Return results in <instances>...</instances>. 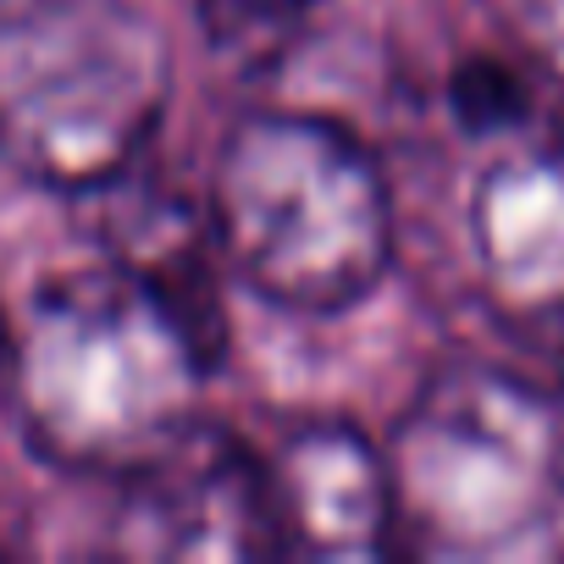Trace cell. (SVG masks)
Wrapping results in <instances>:
<instances>
[{"mask_svg":"<svg viewBox=\"0 0 564 564\" xmlns=\"http://www.w3.org/2000/svg\"><path fill=\"white\" fill-rule=\"evenodd\" d=\"M487 12L531 62L564 78V0H487Z\"/></svg>","mask_w":564,"mask_h":564,"instance_id":"10","label":"cell"},{"mask_svg":"<svg viewBox=\"0 0 564 564\" xmlns=\"http://www.w3.org/2000/svg\"><path fill=\"white\" fill-rule=\"evenodd\" d=\"M558 399H564V344H558Z\"/></svg>","mask_w":564,"mask_h":564,"instance_id":"13","label":"cell"},{"mask_svg":"<svg viewBox=\"0 0 564 564\" xmlns=\"http://www.w3.org/2000/svg\"><path fill=\"white\" fill-rule=\"evenodd\" d=\"M399 536L426 553H498L564 503V399L514 371H437L388 437Z\"/></svg>","mask_w":564,"mask_h":564,"instance_id":"4","label":"cell"},{"mask_svg":"<svg viewBox=\"0 0 564 564\" xmlns=\"http://www.w3.org/2000/svg\"><path fill=\"white\" fill-rule=\"evenodd\" d=\"M221 260L271 305L349 311L393 265V194L371 150L322 117L254 111L216 155Z\"/></svg>","mask_w":564,"mask_h":564,"instance_id":"2","label":"cell"},{"mask_svg":"<svg viewBox=\"0 0 564 564\" xmlns=\"http://www.w3.org/2000/svg\"><path fill=\"white\" fill-rule=\"evenodd\" d=\"M0 377H7V322H0Z\"/></svg>","mask_w":564,"mask_h":564,"instance_id":"12","label":"cell"},{"mask_svg":"<svg viewBox=\"0 0 564 564\" xmlns=\"http://www.w3.org/2000/svg\"><path fill=\"white\" fill-rule=\"evenodd\" d=\"M95 199L106 205L100 216V238H106V260L122 265L144 289L183 322V333L199 344V355L216 366L227 349V316H221V276H216V227L194 216L188 199L139 183L133 166L111 183L95 188Z\"/></svg>","mask_w":564,"mask_h":564,"instance_id":"8","label":"cell"},{"mask_svg":"<svg viewBox=\"0 0 564 564\" xmlns=\"http://www.w3.org/2000/svg\"><path fill=\"white\" fill-rule=\"evenodd\" d=\"M7 366L29 443L89 476H128L161 454L199 421V382L216 371L183 322L111 260L45 282Z\"/></svg>","mask_w":564,"mask_h":564,"instance_id":"1","label":"cell"},{"mask_svg":"<svg viewBox=\"0 0 564 564\" xmlns=\"http://www.w3.org/2000/svg\"><path fill=\"white\" fill-rule=\"evenodd\" d=\"M481 282L509 322H564V144L492 161L470 199Z\"/></svg>","mask_w":564,"mask_h":564,"instance_id":"7","label":"cell"},{"mask_svg":"<svg viewBox=\"0 0 564 564\" xmlns=\"http://www.w3.org/2000/svg\"><path fill=\"white\" fill-rule=\"evenodd\" d=\"M210 51L238 73H271L294 56L327 0H194Z\"/></svg>","mask_w":564,"mask_h":564,"instance_id":"9","label":"cell"},{"mask_svg":"<svg viewBox=\"0 0 564 564\" xmlns=\"http://www.w3.org/2000/svg\"><path fill=\"white\" fill-rule=\"evenodd\" d=\"M117 553L139 558H276L265 459L227 426L188 421L161 454L122 476Z\"/></svg>","mask_w":564,"mask_h":564,"instance_id":"5","label":"cell"},{"mask_svg":"<svg viewBox=\"0 0 564 564\" xmlns=\"http://www.w3.org/2000/svg\"><path fill=\"white\" fill-rule=\"evenodd\" d=\"M454 100L470 128H514V117L525 111V89L498 67H465L454 84Z\"/></svg>","mask_w":564,"mask_h":564,"instance_id":"11","label":"cell"},{"mask_svg":"<svg viewBox=\"0 0 564 564\" xmlns=\"http://www.w3.org/2000/svg\"><path fill=\"white\" fill-rule=\"evenodd\" d=\"M276 558H388L399 509L388 454L344 421H311L265 459Z\"/></svg>","mask_w":564,"mask_h":564,"instance_id":"6","label":"cell"},{"mask_svg":"<svg viewBox=\"0 0 564 564\" xmlns=\"http://www.w3.org/2000/svg\"><path fill=\"white\" fill-rule=\"evenodd\" d=\"M172 100V56L128 0H0V161L67 194L122 177Z\"/></svg>","mask_w":564,"mask_h":564,"instance_id":"3","label":"cell"}]
</instances>
